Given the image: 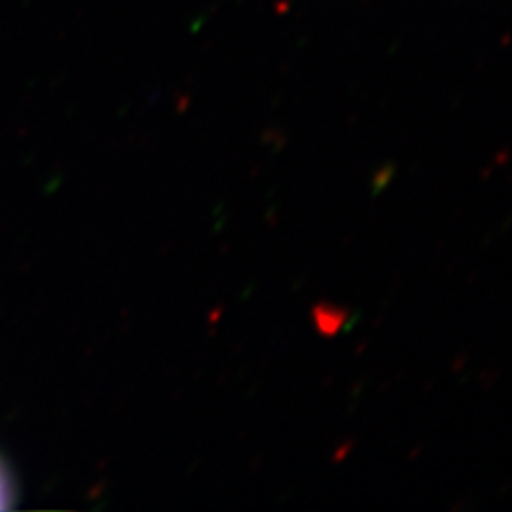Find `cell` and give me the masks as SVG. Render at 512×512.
<instances>
[{
    "label": "cell",
    "instance_id": "obj_1",
    "mask_svg": "<svg viewBox=\"0 0 512 512\" xmlns=\"http://www.w3.org/2000/svg\"><path fill=\"white\" fill-rule=\"evenodd\" d=\"M11 495H13V491H11L9 476H7L5 468L0 466V508L9 506V502H11Z\"/></svg>",
    "mask_w": 512,
    "mask_h": 512
}]
</instances>
